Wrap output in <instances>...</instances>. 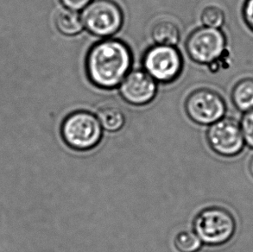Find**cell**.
<instances>
[{"mask_svg":"<svg viewBox=\"0 0 253 252\" xmlns=\"http://www.w3.org/2000/svg\"><path fill=\"white\" fill-rule=\"evenodd\" d=\"M97 118L103 129L109 132L120 131L126 125V115L116 106H104L98 111Z\"/></svg>","mask_w":253,"mask_h":252,"instance_id":"4fadbf2b","label":"cell"},{"mask_svg":"<svg viewBox=\"0 0 253 252\" xmlns=\"http://www.w3.org/2000/svg\"><path fill=\"white\" fill-rule=\"evenodd\" d=\"M55 26L59 32L66 37H75L85 30L81 14L66 8L57 14Z\"/></svg>","mask_w":253,"mask_h":252,"instance_id":"8fae6325","label":"cell"},{"mask_svg":"<svg viewBox=\"0 0 253 252\" xmlns=\"http://www.w3.org/2000/svg\"><path fill=\"white\" fill-rule=\"evenodd\" d=\"M81 17L85 31L101 39L116 35L125 22L122 8L113 0H92Z\"/></svg>","mask_w":253,"mask_h":252,"instance_id":"277c9868","label":"cell"},{"mask_svg":"<svg viewBox=\"0 0 253 252\" xmlns=\"http://www.w3.org/2000/svg\"><path fill=\"white\" fill-rule=\"evenodd\" d=\"M92 0H60L62 5L66 9L76 10V11H82V10L87 6Z\"/></svg>","mask_w":253,"mask_h":252,"instance_id":"ac0fdd59","label":"cell"},{"mask_svg":"<svg viewBox=\"0 0 253 252\" xmlns=\"http://www.w3.org/2000/svg\"><path fill=\"white\" fill-rule=\"evenodd\" d=\"M233 106L242 113L253 109V78L241 79L234 85L231 94Z\"/></svg>","mask_w":253,"mask_h":252,"instance_id":"30bf717a","label":"cell"},{"mask_svg":"<svg viewBox=\"0 0 253 252\" xmlns=\"http://www.w3.org/2000/svg\"><path fill=\"white\" fill-rule=\"evenodd\" d=\"M151 38L156 44L176 46L181 32L177 25L169 20L159 21L151 30Z\"/></svg>","mask_w":253,"mask_h":252,"instance_id":"7c38bea8","label":"cell"},{"mask_svg":"<svg viewBox=\"0 0 253 252\" xmlns=\"http://www.w3.org/2000/svg\"><path fill=\"white\" fill-rule=\"evenodd\" d=\"M249 169H250L251 174L253 176V157L251 159L250 164H249Z\"/></svg>","mask_w":253,"mask_h":252,"instance_id":"d6986e66","label":"cell"},{"mask_svg":"<svg viewBox=\"0 0 253 252\" xmlns=\"http://www.w3.org/2000/svg\"><path fill=\"white\" fill-rule=\"evenodd\" d=\"M227 40L220 29L197 28L188 36L185 43L186 52L193 62L210 67H220L219 62L228 56Z\"/></svg>","mask_w":253,"mask_h":252,"instance_id":"3957f363","label":"cell"},{"mask_svg":"<svg viewBox=\"0 0 253 252\" xmlns=\"http://www.w3.org/2000/svg\"><path fill=\"white\" fill-rule=\"evenodd\" d=\"M207 140L210 148L221 157L237 156L245 145L240 125L231 118H223L209 126Z\"/></svg>","mask_w":253,"mask_h":252,"instance_id":"ba28073f","label":"cell"},{"mask_svg":"<svg viewBox=\"0 0 253 252\" xmlns=\"http://www.w3.org/2000/svg\"><path fill=\"white\" fill-rule=\"evenodd\" d=\"M185 111L194 123L211 126L225 118L226 104L222 96L214 90L199 88L186 99Z\"/></svg>","mask_w":253,"mask_h":252,"instance_id":"52a82bcc","label":"cell"},{"mask_svg":"<svg viewBox=\"0 0 253 252\" xmlns=\"http://www.w3.org/2000/svg\"><path fill=\"white\" fill-rule=\"evenodd\" d=\"M174 246L180 252H198L202 242L195 232H181L175 237Z\"/></svg>","mask_w":253,"mask_h":252,"instance_id":"9a60e30c","label":"cell"},{"mask_svg":"<svg viewBox=\"0 0 253 252\" xmlns=\"http://www.w3.org/2000/svg\"><path fill=\"white\" fill-rule=\"evenodd\" d=\"M240 125L245 142L253 149V109L245 113Z\"/></svg>","mask_w":253,"mask_h":252,"instance_id":"2e32d148","label":"cell"},{"mask_svg":"<svg viewBox=\"0 0 253 252\" xmlns=\"http://www.w3.org/2000/svg\"><path fill=\"white\" fill-rule=\"evenodd\" d=\"M241 14L245 24L253 33V0L245 1Z\"/></svg>","mask_w":253,"mask_h":252,"instance_id":"e0dca14e","label":"cell"},{"mask_svg":"<svg viewBox=\"0 0 253 252\" xmlns=\"http://www.w3.org/2000/svg\"><path fill=\"white\" fill-rule=\"evenodd\" d=\"M133 53L126 42L104 38L89 48L85 58V72L89 82L102 90H113L132 70Z\"/></svg>","mask_w":253,"mask_h":252,"instance_id":"6da1fadb","label":"cell"},{"mask_svg":"<svg viewBox=\"0 0 253 252\" xmlns=\"http://www.w3.org/2000/svg\"><path fill=\"white\" fill-rule=\"evenodd\" d=\"M158 83L144 69H135L126 75L119 86L121 98L131 106H143L154 100Z\"/></svg>","mask_w":253,"mask_h":252,"instance_id":"9c48e42d","label":"cell"},{"mask_svg":"<svg viewBox=\"0 0 253 252\" xmlns=\"http://www.w3.org/2000/svg\"><path fill=\"white\" fill-rule=\"evenodd\" d=\"M194 231L202 244L222 246L234 235L236 222L231 212L226 209L212 207L202 210L195 217Z\"/></svg>","mask_w":253,"mask_h":252,"instance_id":"5b68a950","label":"cell"},{"mask_svg":"<svg viewBox=\"0 0 253 252\" xmlns=\"http://www.w3.org/2000/svg\"><path fill=\"white\" fill-rule=\"evenodd\" d=\"M201 21L205 27L220 29L226 22V14L219 7L209 5L202 10Z\"/></svg>","mask_w":253,"mask_h":252,"instance_id":"5bb4252c","label":"cell"},{"mask_svg":"<svg viewBox=\"0 0 253 252\" xmlns=\"http://www.w3.org/2000/svg\"><path fill=\"white\" fill-rule=\"evenodd\" d=\"M143 69L158 83L170 84L181 76L183 57L176 46L155 44L142 58Z\"/></svg>","mask_w":253,"mask_h":252,"instance_id":"8992f818","label":"cell"},{"mask_svg":"<svg viewBox=\"0 0 253 252\" xmlns=\"http://www.w3.org/2000/svg\"><path fill=\"white\" fill-rule=\"evenodd\" d=\"M61 136L66 145L76 151L95 149L103 137V129L95 114L78 110L69 113L61 125Z\"/></svg>","mask_w":253,"mask_h":252,"instance_id":"7a4b0ae2","label":"cell"}]
</instances>
